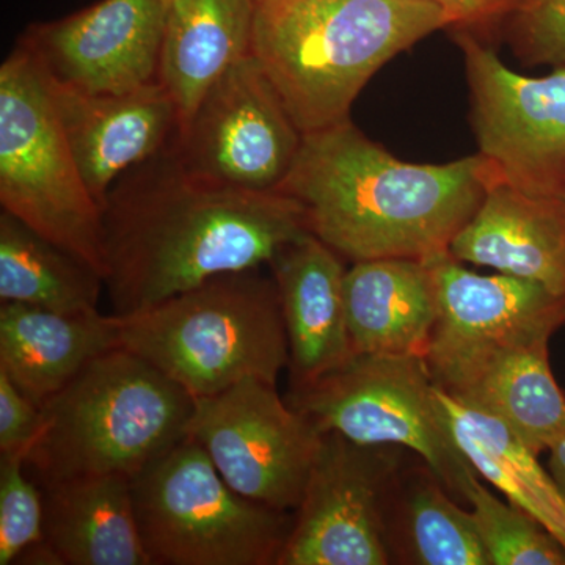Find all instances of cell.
I'll list each match as a JSON object with an SVG mask.
<instances>
[{
    "mask_svg": "<svg viewBox=\"0 0 565 565\" xmlns=\"http://www.w3.org/2000/svg\"><path fill=\"white\" fill-rule=\"evenodd\" d=\"M305 233L291 196L199 177L170 143L122 174L104 203L111 313H139L221 275L259 269Z\"/></svg>",
    "mask_w": 565,
    "mask_h": 565,
    "instance_id": "cell-1",
    "label": "cell"
},
{
    "mask_svg": "<svg viewBox=\"0 0 565 565\" xmlns=\"http://www.w3.org/2000/svg\"><path fill=\"white\" fill-rule=\"evenodd\" d=\"M494 180L481 154L448 163L401 161L349 118L303 134L278 191L302 206L308 232L341 258L427 262L449 252Z\"/></svg>",
    "mask_w": 565,
    "mask_h": 565,
    "instance_id": "cell-2",
    "label": "cell"
},
{
    "mask_svg": "<svg viewBox=\"0 0 565 565\" xmlns=\"http://www.w3.org/2000/svg\"><path fill=\"white\" fill-rule=\"evenodd\" d=\"M448 24L429 0H263L250 52L310 134L349 120L382 66Z\"/></svg>",
    "mask_w": 565,
    "mask_h": 565,
    "instance_id": "cell-3",
    "label": "cell"
},
{
    "mask_svg": "<svg viewBox=\"0 0 565 565\" xmlns=\"http://www.w3.org/2000/svg\"><path fill=\"white\" fill-rule=\"evenodd\" d=\"M195 397L128 349L93 360L41 405L28 452L41 484L79 476L136 478L188 433Z\"/></svg>",
    "mask_w": 565,
    "mask_h": 565,
    "instance_id": "cell-4",
    "label": "cell"
},
{
    "mask_svg": "<svg viewBox=\"0 0 565 565\" xmlns=\"http://www.w3.org/2000/svg\"><path fill=\"white\" fill-rule=\"evenodd\" d=\"M118 318L121 348L154 364L195 399L248 377L277 384L289 366L277 285L258 269L221 275Z\"/></svg>",
    "mask_w": 565,
    "mask_h": 565,
    "instance_id": "cell-5",
    "label": "cell"
},
{
    "mask_svg": "<svg viewBox=\"0 0 565 565\" xmlns=\"http://www.w3.org/2000/svg\"><path fill=\"white\" fill-rule=\"evenodd\" d=\"M0 204L104 278L102 206L82 177L46 73L20 43L0 66Z\"/></svg>",
    "mask_w": 565,
    "mask_h": 565,
    "instance_id": "cell-6",
    "label": "cell"
},
{
    "mask_svg": "<svg viewBox=\"0 0 565 565\" xmlns=\"http://www.w3.org/2000/svg\"><path fill=\"white\" fill-rule=\"evenodd\" d=\"M152 565H278L294 519L248 500L191 437L132 479Z\"/></svg>",
    "mask_w": 565,
    "mask_h": 565,
    "instance_id": "cell-7",
    "label": "cell"
},
{
    "mask_svg": "<svg viewBox=\"0 0 565 565\" xmlns=\"http://www.w3.org/2000/svg\"><path fill=\"white\" fill-rule=\"evenodd\" d=\"M288 404L321 434L412 452L452 497H462L465 479L475 471L446 429L423 355L355 353L332 373L292 385Z\"/></svg>",
    "mask_w": 565,
    "mask_h": 565,
    "instance_id": "cell-8",
    "label": "cell"
},
{
    "mask_svg": "<svg viewBox=\"0 0 565 565\" xmlns=\"http://www.w3.org/2000/svg\"><path fill=\"white\" fill-rule=\"evenodd\" d=\"M478 154L497 180L565 203V65L544 77L505 66L492 44L459 33Z\"/></svg>",
    "mask_w": 565,
    "mask_h": 565,
    "instance_id": "cell-9",
    "label": "cell"
},
{
    "mask_svg": "<svg viewBox=\"0 0 565 565\" xmlns=\"http://www.w3.org/2000/svg\"><path fill=\"white\" fill-rule=\"evenodd\" d=\"M185 437L202 446L237 493L281 512L300 504L322 440L275 384L258 377L196 397Z\"/></svg>",
    "mask_w": 565,
    "mask_h": 565,
    "instance_id": "cell-10",
    "label": "cell"
},
{
    "mask_svg": "<svg viewBox=\"0 0 565 565\" xmlns=\"http://www.w3.org/2000/svg\"><path fill=\"white\" fill-rule=\"evenodd\" d=\"M403 456L323 433L278 565L392 564L386 515Z\"/></svg>",
    "mask_w": 565,
    "mask_h": 565,
    "instance_id": "cell-11",
    "label": "cell"
},
{
    "mask_svg": "<svg viewBox=\"0 0 565 565\" xmlns=\"http://www.w3.org/2000/svg\"><path fill=\"white\" fill-rule=\"evenodd\" d=\"M302 140L250 52L206 93L172 147L199 177L243 191L273 192L291 172Z\"/></svg>",
    "mask_w": 565,
    "mask_h": 565,
    "instance_id": "cell-12",
    "label": "cell"
},
{
    "mask_svg": "<svg viewBox=\"0 0 565 565\" xmlns=\"http://www.w3.org/2000/svg\"><path fill=\"white\" fill-rule=\"evenodd\" d=\"M166 18L163 0H99L63 20L31 25L20 44L70 90L131 92L158 81Z\"/></svg>",
    "mask_w": 565,
    "mask_h": 565,
    "instance_id": "cell-13",
    "label": "cell"
},
{
    "mask_svg": "<svg viewBox=\"0 0 565 565\" xmlns=\"http://www.w3.org/2000/svg\"><path fill=\"white\" fill-rule=\"evenodd\" d=\"M437 321L426 362L550 338L565 326V296L511 275L471 273L451 253L427 259Z\"/></svg>",
    "mask_w": 565,
    "mask_h": 565,
    "instance_id": "cell-14",
    "label": "cell"
},
{
    "mask_svg": "<svg viewBox=\"0 0 565 565\" xmlns=\"http://www.w3.org/2000/svg\"><path fill=\"white\" fill-rule=\"evenodd\" d=\"M47 81L82 177L102 210L111 185L166 150L180 131L177 104L159 79L110 95H88Z\"/></svg>",
    "mask_w": 565,
    "mask_h": 565,
    "instance_id": "cell-15",
    "label": "cell"
},
{
    "mask_svg": "<svg viewBox=\"0 0 565 565\" xmlns=\"http://www.w3.org/2000/svg\"><path fill=\"white\" fill-rule=\"evenodd\" d=\"M550 338L427 362L435 384L456 401L508 424L533 451L565 430V393L550 364Z\"/></svg>",
    "mask_w": 565,
    "mask_h": 565,
    "instance_id": "cell-16",
    "label": "cell"
},
{
    "mask_svg": "<svg viewBox=\"0 0 565 565\" xmlns=\"http://www.w3.org/2000/svg\"><path fill=\"white\" fill-rule=\"evenodd\" d=\"M269 266L280 297L292 385L310 384L353 356L344 302L348 269L311 233L286 244Z\"/></svg>",
    "mask_w": 565,
    "mask_h": 565,
    "instance_id": "cell-17",
    "label": "cell"
},
{
    "mask_svg": "<svg viewBox=\"0 0 565 565\" xmlns=\"http://www.w3.org/2000/svg\"><path fill=\"white\" fill-rule=\"evenodd\" d=\"M449 253L565 296V203L494 180Z\"/></svg>",
    "mask_w": 565,
    "mask_h": 565,
    "instance_id": "cell-18",
    "label": "cell"
},
{
    "mask_svg": "<svg viewBox=\"0 0 565 565\" xmlns=\"http://www.w3.org/2000/svg\"><path fill=\"white\" fill-rule=\"evenodd\" d=\"M117 348V315H62L13 302L0 307V371L39 407Z\"/></svg>",
    "mask_w": 565,
    "mask_h": 565,
    "instance_id": "cell-19",
    "label": "cell"
},
{
    "mask_svg": "<svg viewBox=\"0 0 565 565\" xmlns=\"http://www.w3.org/2000/svg\"><path fill=\"white\" fill-rule=\"evenodd\" d=\"M40 487L44 542L58 565H152L141 541L131 478L79 476Z\"/></svg>",
    "mask_w": 565,
    "mask_h": 565,
    "instance_id": "cell-20",
    "label": "cell"
},
{
    "mask_svg": "<svg viewBox=\"0 0 565 565\" xmlns=\"http://www.w3.org/2000/svg\"><path fill=\"white\" fill-rule=\"evenodd\" d=\"M344 302L353 355H426L437 321L433 275L426 262L353 263L345 273Z\"/></svg>",
    "mask_w": 565,
    "mask_h": 565,
    "instance_id": "cell-21",
    "label": "cell"
},
{
    "mask_svg": "<svg viewBox=\"0 0 565 565\" xmlns=\"http://www.w3.org/2000/svg\"><path fill=\"white\" fill-rule=\"evenodd\" d=\"M253 0H170L158 79L177 104L180 129L234 63L250 54Z\"/></svg>",
    "mask_w": 565,
    "mask_h": 565,
    "instance_id": "cell-22",
    "label": "cell"
},
{
    "mask_svg": "<svg viewBox=\"0 0 565 565\" xmlns=\"http://www.w3.org/2000/svg\"><path fill=\"white\" fill-rule=\"evenodd\" d=\"M446 429L479 478L537 519L565 546V497L533 451L501 419L467 407L437 385Z\"/></svg>",
    "mask_w": 565,
    "mask_h": 565,
    "instance_id": "cell-23",
    "label": "cell"
},
{
    "mask_svg": "<svg viewBox=\"0 0 565 565\" xmlns=\"http://www.w3.org/2000/svg\"><path fill=\"white\" fill-rule=\"evenodd\" d=\"M386 539L393 563L412 565H492L476 530L473 514L426 463L397 475Z\"/></svg>",
    "mask_w": 565,
    "mask_h": 565,
    "instance_id": "cell-24",
    "label": "cell"
},
{
    "mask_svg": "<svg viewBox=\"0 0 565 565\" xmlns=\"http://www.w3.org/2000/svg\"><path fill=\"white\" fill-rule=\"evenodd\" d=\"M104 278L87 263L0 214V300L62 315L98 313Z\"/></svg>",
    "mask_w": 565,
    "mask_h": 565,
    "instance_id": "cell-25",
    "label": "cell"
},
{
    "mask_svg": "<svg viewBox=\"0 0 565 565\" xmlns=\"http://www.w3.org/2000/svg\"><path fill=\"white\" fill-rule=\"evenodd\" d=\"M462 500L492 565H565V546L533 515L494 497L475 473L468 475Z\"/></svg>",
    "mask_w": 565,
    "mask_h": 565,
    "instance_id": "cell-26",
    "label": "cell"
},
{
    "mask_svg": "<svg viewBox=\"0 0 565 565\" xmlns=\"http://www.w3.org/2000/svg\"><path fill=\"white\" fill-rule=\"evenodd\" d=\"M25 460L28 449L0 456V565L22 564L44 544L43 492Z\"/></svg>",
    "mask_w": 565,
    "mask_h": 565,
    "instance_id": "cell-27",
    "label": "cell"
},
{
    "mask_svg": "<svg viewBox=\"0 0 565 565\" xmlns=\"http://www.w3.org/2000/svg\"><path fill=\"white\" fill-rule=\"evenodd\" d=\"M503 39L527 66L565 65V0H527L505 25Z\"/></svg>",
    "mask_w": 565,
    "mask_h": 565,
    "instance_id": "cell-28",
    "label": "cell"
},
{
    "mask_svg": "<svg viewBox=\"0 0 565 565\" xmlns=\"http://www.w3.org/2000/svg\"><path fill=\"white\" fill-rule=\"evenodd\" d=\"M448 18L446 31L452 35L467 33L492 44L494 36L504 35L505 25L527 0H429Z\"/></svg>",
    "mask_w": 565,
    "mask_h": 565,
    "instance_id": "cell-29",
    "label": "cell"
},
{
    "mask_svg": "<svg viewBox=\"0 0 565 565\" xmlns=\"http://www.w3.org/2000/svg\"><path fill=\"white\" fill-rule=\"evenodd\" d=\"M43 412L32 403L9 375L0 371V452L31 449L39 437Z\"/></svg>",
    "mask_w": 565,
    "mask_h": 565,
    "instance_id": "cell-30",
    "label": "cell"
},
{
    "mask_svg": "<svg viewBox=\"0 0 565 565\" xmlns=\"http://www.w3.org/2000/svg\"><path fill=\"white\" fill-rule=\"evenodd\" d=\"M548 471L565 497V430L548 448Z\"/></svg>",
    "mask_w": 565,
    "mask_h": 565,
    "instance_id": "cell-31",
    "label": "cell"
},
{
    "mask_svg": "<svg viewBox=\"0 0 565 565\" xmlns=\"http://www.w3.org/2000/svg\"><path fill=\"white\" fill-rule=\"evenodd\" d=\"M166 2V6L169 7L170 0H163Z\"/></svg>",
    "mask_w": 565,
    "mask_h": 565,
    "instance_id": "cell-32",
    "label": "cell"
},
{
    "mask_svg": "<svg viewBox=\"0 0 565 565\" xmlns=\"http://www.w3.org/2000/svg\"><path fill=\"white\" fill-rule=\"evenodd\" d=\"M253 2L259 3V2H263V0H253Z\"/></svg>",
    "mask_w": 565,
    "mask_h": 565,
    "instance_id": "cell-33",
    "label": "cell"
}]
</instances>
